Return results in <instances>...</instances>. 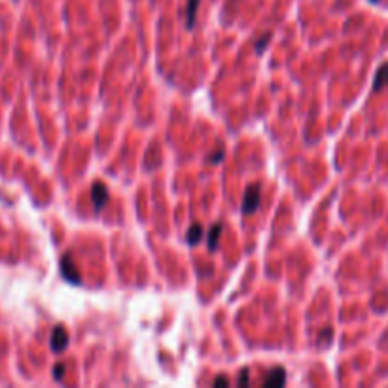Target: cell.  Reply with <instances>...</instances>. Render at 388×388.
I'll use <instances>...</instances> for the list:
<instances>
[{"mask_svg":"<svg viewBox=\"0 0 388 388\" xmlns=\"http://www.w3.org/2000/svg\"><path fill=\"white\" fill-rule=\"evenodd\" d=\"M220 233H222V224L212 226V229L209 231V248H211V250H216V248H218Z\"/></svg>","mask_w":388,"mask_h":388,"instance_id":"obj_8","label":"cell"},{"mask_svg":"<svg viewBox=\"0 0 388 388\" xmlns=\"http://www.w3.org/2000/svg\"><path fill=\"white\" fill-rule=\"evenodd\" d=\"M51 350L53 352H63L68 347V333H66L65 326H55V330L51 332Z\"/></svg>","mask_w":388,"mask_h":388,"instance_id":"obj_2","label":"cell"},{"mask_svg":"<svg viewBox=\"0 0 388 388\" xmlns=\"http://www.w3.org/2000/svg\"><path fill=\"white\" fill-rule=\"evenodd\" d=\"M370 2H373V4H375V2H379V0H370Z\"/></svg>","mask_w":388,"mask_h":388,"instance_id":"obj_15","label":"cell"},{"mask_svg":"<svg viewBox=\"0 0 388 388\" xmlns=\"http://www.w3.org/2000/svg\"><path fill=\"white\" fill-rule=\"evenodd\" d=\"M239 385H248V370L244 367L243 372H241V375H239Z\"/></svg>","mask_w":388,"mask_h":388,"instance_id":"obj_12","label":"cell"},{"mask_svg":"<svg viewBox=\"0 0 388 388\" xmlns=\"http://www.w3.org/2000/svg\"><path fill=\"white\" fill-rule=\"evenodd\" d=\"M63 375H65V364H57L55 367H53V377H55L57 380L63 379Z\"/></svg>","mask_w":388,"mask_h":388,"instance_id":"obj_11","label":"cell"},{"mask_svg":"<svg viewBox=\"0 0 388 388\" xmlns=\"http://www.w3.org/2000/svg\"><path fill=\"white\" fill-rule=\"evenodd\" d=\"M269 40H271V34H263V36L259 38L258 44H256V51H258V53H263V49H266V46L269 44Z\"/></svg>","mask_w":388,"mask_h":388,"instance_id":"obj_10","label":"cell"},{"mask_svg":"<svg viewBox=\"0 0 388 388\" xmlns=\"http://www.w3.org/2000/svg\"><path fill=\"white\" fill-rule=\"evenodd\" d=\"M212 385H214V387H227V385H229V379H227V377H216Z\"/></svg>","mask_w":388,"mask_h":388,"instance_id":"obj_13","label":"cell"},{"mask_svg":"<svg viewBox=\"0 0 388 388\" xmlns=\"http://www.w3.org/2000/svg\"><path fill=\"white\" fill-rule=\"evenodd\" d=\"M284 383H286V372H284L283 367H275L273 372L269 373L263 380V387H283Z\"/></svg>","mask_w":388,"mask_h":388,"instance_id":"obj_5","label":"cell"},{"mask_svg":"<svg viewBox=\"0 0 388 388\" xmlns=\"http://www.w3.org/2000/svg\"><path fill=\"white\" fill-rule=\"evenodd\" d=\"M199 2H201V0H187V8H186V14H187L186 27H187V29H194L195 17H197V8H199Z\"/></svg>","mask_w":388,"mask_h":388,"instance_id":"obj_7","label":"cell"},{"mask_svg":"<svg viewBox=\"0 0 388 388\" xmlns=\"http://www.w3.org/2000/svg\"><path fill=\"white\" fill-rule=\"evenodd\" d=\"M388 86V63L379 66V70L375 74V80H373V91H380L383 88Z\"/></svg>","mask_w":388,"mask_h":388,"instance_id":"obj_6","label":"cell"},{"mask_svg":"<svg viewBox=\"0 0 388 388\" xmlns=\"http://www.w3.org/2000/svg\"><path fill=\"white\" fill-rule=\"evenodd\" d=\"M222 157H224V150H220L218 154H214L211 157V161L212 163H220V159H222Z\"/></svg>","mask_w":388,"mask_h":388,"instance_id":"obj_14","label":"cell"},{"mask_svg":"<svg viewBox=\"0 0 388 388\" xmlns=\"http://www.w3.org/2000/svg\"><path fill=\"white\" fill-rule=\"evenodd\" d=\"M259 199H261V187L259 184H252L246 187L243 197V212L244 214H252V212L258 211Z\"/></svg>","mask_w":388,"mask_h":388,"instance_id":"obj_1","label":"cell"},{"mask_svg":"<svg viewBox=\"0 0 388 388\" xmlns=\"http://www.w3.org/2000/svg\"><path fill=\"white\" fill-rule=\"evenodd\" d=\"M61 273H63V276L68 279L70 283L80 284L81 276L80 273H78V269H76L73 261H70V256H63V259H61Z\"/></svg>","mask_w":388,"mask_h":388,"instance_id":"obj_4","label":"cell"},{"mask_svg":"<svg viewBox=\"0 0 388 388\" xmlns=\"http://www.w3.org/2000/svg\"><path fill=\"white\" fill-rule=\"evenodd\" d=\"M91 199H93V205H95L97 211H101L105 207L106 201H108V190H106L103 182H95L91 186Z\"/></svg>","mask_w":388,"mask_h":388,"instance_id":"obj_3","label":"cell"},{"mask_svg":"<svg viewBox=\"0 0 388 388\" xmlns=\"http://www.w3.org/2000/svg\"><path fill=\"white\" fill-rule=\"evenodd\" d=\"M187 243L190 244H197L199 241H201L203 237V227L199 226V224H195V226H192L190 229H187Z\"/></svg>","mask_w":388,"mask_h":388,"instance_id":"obj_9","label":"cell"}]
</instances>
